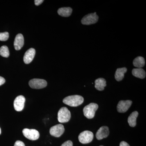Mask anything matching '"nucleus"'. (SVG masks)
<instances>
[{
  "instance_id": "obj_1",
  "label": "nucleus",
  "mask_w": 146,
  "mask_h": 146,
  "mask_svg": "<svg viewBox=\"0 0 146 146\" xmlns=\"http://www.w3.org/2000/svg\"><path fill=\"white\" fill-rule=\"evenodd\" d=\"M83 97L79 95H73L66 97L63 100L65 104L72 107H76L83 103Z\"/></svg>"
},
{
  "instance_id": "obj_2",
  "label": "nucleus",
  "mask_w": 146,
  "mask_h": 146,
  "mask_svg": "<svg viewBox=\"0 0 146 146\" xmlns=\"http://www.w3.org/2000/svg\"><path fill=\"white\" fill-rule=\"evenodd\" d=\"M98 108V104L94 103H91L84 108V115L87 119H92L95 116V113Z\"/></svg>"
},
{
  "instance_id": "obj_3",
  "label": "nucleus",
  "mask_w": 146,
  "mask_h": 146,
  "mask_svg": "<svg viewBox=\"0 0 146 146\" xmlns=\"http://www.w3.org/2000/svg\"><path fill=\"white\" fill-rule=\"evenodd\" d=\"M71 113L66 107L61 108L58 113V120L59 122H68L70 119Z\"/></svg>"
},
{
  "instance_id": "obj_4",
  "label": "nucleus",
  "mask_w": 146,
  "mask_h": 146,
  "mask_svg": "<svg viewBox=\"0 0 146 146\" xmlns=\"http://www.w3.org/2000/svg\"><path fill=\"white\" fill-rule=\"evenodd\" d=\"M94 136V133L91 131H84L79 135V141L82 144L89 143L93 141Z\"/></svg>"
},
{
  "instance_id": "obj_5",
  "label": "nucleus",
  "mask_w": 146,
  "mask_h": 146,
  "mask_svg": "<svg viewBox=\"0 0 146 146\" xmlns=\"http://www.w3.org/2000/svg\"><path fill=\"white\" fill-rule=\"evenodd\" d=\"M98 16L96 15V12L90 13L84 16L82 18L81 23L84 25H89L96 23L98 21Z\"/></svg>"
},
{
  "instance_id": "obj_6",
  "label": "nucleus",
  "mask_w": 146,
  "mask_h": 146,
  "mask_svg": "<svg viewBox=\"0 0 146 146\" xmlns=\"http://www.w3.org/2000/svg\"><path fill=\"white\" fill-rule=\"evenodd\" d=\"M29 85L33 89H41L47 86V82L44 80L35 78L30 80Z\"/></svg>"
},
{
  "instance_id": "obj_7",
  "label": "nucleus",
  "mask_w": 146,
  "mask_h": 146,
  "mask_svg": "<svg viewBox=\"0 0 146 146\" xmlns=\"http://www.w3.org/2000/svg\"><path fill=\"white\" fill-rule=\"evenodd\" d=\"M23 133L26 138L32 141L37 140L40 136L39 131L35 129H24L23 131Z\"/></svg>"
},
{
  "instance_id": "obj_8",
  "label": "nucleus",
  "mask_w": 146,
  "mask_h": 146,
  "mask_svg": "<svg viewBox=\"0 0 146 146\" xmlns=\"http://www.w3.org/2000/svg\"><path fill=\"white\" fill-rule=\"evenodd\" d=\"M65 131L64 126L62 124H58L54 126L50 129L51 135L55 137H60Z\"/></svg>"
},
{
  "instance_id": "obj_9",
  "label": "nucleus",
  "mask_w": 146,
  "mask_h": 146,
  "mask_svg": "<svg viewBox=\"0 0 146 146\" xmlns=\"http://www.w3.org/2000/svg\"><path fill=\"white\" fill-rule=\"evenodd\" d=\"M25 98L23 96H19L16 97L14 100L13 105L16 111L20 112L23 109L25 106Z\"/></svg>"
},
{
  "instance_id": "obj_10",
  "label": "nucleus",
  "mask_w": 146,
  "mask_h": 146,
  "mask_svg": "<svg viewBox=\"0 0 146 146\" xmlns=\"http://www.w3.org/2000/svg\"><path fill=\"white\" fill-rule=\"evenodd\" d=\"M132 103L131 100L120 101L117 106L118 112L120 113L125 112L131 106Z\"/></svg>"
},
{
  "instance_id": "obj_11",
  "label": "nucleus",
  "mask_w": 146,
  "mask_h": 146,
  "mask_svg": "<svg viewBox=\"0 0 146 146\" xmlns=\"http://www.w3.org/2000/svg\"><path fill=\"white\" fill-rule=\"evenodd\" d=\"M109 134V128L107 126L102 127L97 131L96 137L98 140H102L103 138H107Z\"/></svg>"
},
{
  "instance_id": "obj_12",
  "label": "nucleus",
  "mask_w": 146,
  "mask_h": 146,
  "mask_svg": "<svg viewBox=\"0 0 146 146\" xmlns=\"http://www.w3.org/2000/svg\"><path fill=\"white\" fill-rule=\"evenodd\" d=\"M35 54V50L33 48L27 50L24 56L23 60L25 63L28 64L31 63L34 58Z\"/></svg>"
},
{
  "instance_id": "obj_13",
  "label": "nucleus",
  "mask_w": 146,
  "mask_h": 146,
  "mask_svg": "<svg viewBox=\"0 0 146 146\" xmlns=\"http://www.w3.org/2000/svg\"><path fill=\"white\" fill-rule=\"evenodd\" d=\"M24 44V36L22 34H18L15 37L14 42V46L16 50L22 48Z\"/></svg>"
},
{
  "instance_id": "obj_14",
  "label": "nucleus",
  "mask_w": 146,
  "mask_h": 146,
  "mask_svg": "<svg viewBox=\"0 0 146 146\" xmlns=\"http://www.w3.org/2000/svg\"><path fill=\"white\" fill-rule=\"evenodd\" d=\"M127 71L126 68H118L115 74V79L117 81H121L124 77V74Z\"/></svg>"
},
{
  "instance_id": "obj_15",
  "label": "nucleus",
  "mask_w": 146,
  "mask_h": 146,
  "mask_svg": "<svg viewBox=\"0 0 146 146\" xmlns=\"http://www.w3.org/2000/svg\"><path fill=\"white\" fill-rule=\"evenodd\" d=\"M95 88L100 91H103L106 86V81L103 78L97 79L95 80Z\"/></svg>"
},
{
  "instance_id": "obj_16",
  "label": "nucleus",
  "mask_w": 146,
  "mask_h": 146,
  "mask_svg": "<svg viewBox=\"0 0 146 146\" xmlns=\"http://www.w3.org/2000/svg\"><path fill=\"white\" fill-rule=\"evenodd\" d=\"M138 113L137 111H134L130 114L128 118V122L131 127L136 126V119L138 117Z\"/></svg>"
},
{
  "instance_id": "obj_17",
  "label": "nucleus",
  "mask_w": 146,
  "mask_h": 146,
  "mask_svg": "<svg viewBox=\"0 0 146 146\" xmlns=\"http://www.w3.org/2000/svg\"><path fill=\"white\" fill-rule=\"evenodd\" d=\"M132 74L133 76L139 78L144 79L146 77L145 71L142 68H136L133 69Z\"/></svg>"
},
{
  "instance_id": "obj_18",
  "label": "nucleus",
  "mask_w": 146,
  "mask_h": 146,
  "mask_svg": "<svg viewBox=\"0 0 146 146\" xmlns=\"http://www.w3.org/2000/svg\"><path fill=\"white\" fill-rule=\"evenodd\" d=\"M72 12V9L70 7H62L58 10V13L63 17H68L70 16Z\"/></svg>"
},
{
  "instance_id": "obj_19",
  "label": "nucleus",
  "mask_w": 146,
  "mask_h": 146,
  "mask_svg": "<svg viewBox=\"0 0 146 146\" xmlns=\"http://www.w3.org/2000/svg\"><path fill=\"white\" fill-rule=\"evenodd\" d=\"M145 58L142 56H138L134 59L133 65L137 68H142L145 65Z\"/></svg>"
},
{
  "instance_id": "obj_20",
  "label": "nucleus",
  "mask_w": 146,
  "mask_h": 146,
  "mask_svg": "<svg viewBox=\"0 0 146 146\" xmlns=\"http://www.w3.org/2000/svg\"><path fill=\"white\" fill-rule=\"evenodd\" d=\"M0 55L4 57L7 58L9 56L8 48L7 46H3L0 48Z\"/></svg>"
},
{
  "instance_id": "obj_21",
  "label": "nucleus",
  "mask_w": 146,
  "mask_h": 146,
  "mask_svg": "<svg viewBox=\"0 0 146 146\" xmlns=\"http://www.w3.org/2000/svg\"><path fill=\"white\" fill-rule=\"evenodd\" d=\"M9 37V34L7 32L4 33H0V41H6Z\"/></svg>"
},
{
  "instance_id": "obj_22",
  "label": "nucleus",
  "mask_w": 146,
  "mask_h": 146,
  "mask_svg": "<svg viewBox=\"0 0 146 146\" xmlns=\"http://www.w3.org/2000/svg\"><path fill=\"white\" fill-rule=\"evenodd\" d=\"M61 146H73V143L70 141H67L63 143Z\"/></svg>"
},
{
  "instance_id": "obj_23",
  "label": "nucleus",
  "mask_w": 146,
  "mask_h": 146,
  "mask_svg": "<svg viewBox=\"0 0 146 146\" xmlns=\"http://www.w3.org/2000/svg\"><path fill=\"white\" fill-rule=\"evenodd\" d=\"M14 146H25L23 142L22 141H16L14 144Z\"/></svg>"
},
{
  "instance_id": "obj_24",
  "label": "nucleus",
  "mask_w": 146,
  "mask_h": 146,
  "mask_svg": "<svg viewBox=\"0 0 146 146\" xmlns=\"http://www.w3.org/2000/svg\"><path fill=\"white\" fill-rule=\"evenodd\" d=\"M34 2L35 5L38 6L41 5L44 2V1L43 0H35Z\"/></svg>"
},
{
  "instance_id": "obj_25",
  "label": "nucleus",
  "mask_w": 146,
  "mask_h": 146,
  "mask_svg": "<svg viewBox=\"0 0 146 146\" xmlns=\"http://www.w3.org/2000/svg\"><path fill=\"white\" fill-rule=\"evenodd\" d=\"M5 82V80L2 77L0 76V86L3 85Z\"/></svg>"
},
{
  "instance_id": "obj_26",
  "label": "nucleus",
  "mask_w": 146,
  "mask_h": 146,
  "mask_svg": "<svg viewBox=\"0 0 146 146\" xmlns=\"http://www.w3.org/2000/svg\"><path fill=\"white\" fill-rule=\"evenodd\" d=\"M120 146H130L125 141H122L120 144Z\"/></svg>"
},
{
  "instance_id": "obj_27",
  "label": "nucleus",
  "mask_w": 146,
  "mask_h": 146,
  "mask_svg": "<svg viewBox=\"0 0 146 146\" xmlns=\"http://www.w3.org/2000/svg\"><path fill=\"white\" fill-rule=\"evenodd\" d=\"M1 128H0V134H1Z\"/></svg>"
},
{
  "instance_id": "obj_28",
  "label": "nucleus",
  "mask_w": 146,
  "mask_h": 146,
  "mask_svg": "<svg viewBox=\"0 0 146 146\" xmlns=\"http://www.w3.org/2000/svg\"><path fill=\"white\" fill-rule=\"evenodd\" d=\"M102 146V145H101V146Z\"/></svg>"
}]
</instances>
